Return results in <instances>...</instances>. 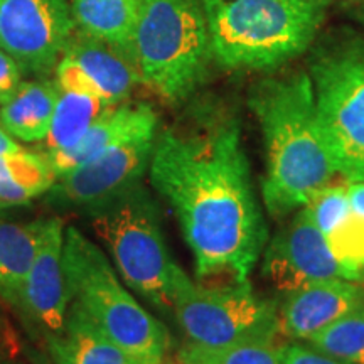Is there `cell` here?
<instances>
[{
	"mask_svg": "<svg viewBox=\"0 0 364 364\" xmlns=\"http://www.w3.org/2000/svg\"><path fill=\"white\" fill-rule=\"evenodd\" d=\"M91 225L110 250L125 284L152 306L172 314L171 262L152 198L140 182L95 208Z\"/></svg>",
	"mask_w": 364,
	"mask_h": 364,
	"instance_id": "obj_6",
	"label": "cell"
},
{
	"mask_svg": "<svg viewBox=\"0 0 364 364\" xmlns=\"http://www.w3.org/2000/svg\"><path fill=\"white\" fill-rule=\"evenodd\" d=\"M311 78L332 166L348 182H364V38L321 49Z\"/></svg>",
	"mask_w": 364,
	"mask_h": 364,
	"instance_id": "obj_8",
	"label": "cell"
},
{
	"mask_svg": "<svg viewBox=\"0 0 364 364\" xmlns=\"http://www.w3.org/2000/svg\"><path fill=\"white\" fill-rule=\"evenodd\" d=\"M17 150H21L19 145L14 142L12 136L9 135L6 130L0 129V156L9 152H17Z\"/></svg>",
	"mask_w": 364,
	"mask_h": 364,
	"instance_id": "obj_28",
	"label": "cell"
},
{
	"mask_svg": "<svg viewBox=\"0 0 364 364\" xmlns=\"http://www.w3.org/2000/svg\"><path fill=\"white\" fill-rule=\"evenodd\" d=\"M282 364H346V363L338 361V359L327 356V354L317 351V349L314 348L292 344V346H284Z\"/></svg>",
	"mask_w": 364,
	"mask_h": 364,
	"instance_id": "obj_26",
	"label": "cell"
},
{
	"mask_svg": "<svg viewBox=\"0 0 364 364\" xmlns=\"http://www.w3.org/2000/svg\"><path fill=\"white\" fill-rule=\"evenodd\" d=\"M75 31L68 0H0V49L22 71L46 75Z\"/></svg>",
	"mask_w": 364,
	"mask_h": 364,
	"instance_id": "obj_9",
	"label": "cell"
},
{
	"mask_svg": "<svg viewBox=\"0 0 364 364\" xmlns=\"http://www.w3.org/2000/svg\"><path fill=\"white\" fill-rule=\"evenodd\" d=\"M306 209L341 265L364 280V218L353 213L346 184H329Z\"/></svg>",
	"mask_w": 364,
	"mask_h": 364,
	"instance_id": "obj_15",
	"label": "cell"
},
{
	"mask_svg": "<svg viewBox=\"0 0 364 364\" xmlns=\"http://www.w3.org/2000/svg\"><path fill=\"white\" fill-rule=\"evenodd\" d=\"M356 17L364 24V2L361 4V6H359V9L356 11Z\"/></svg>",
	"mask_w": 364,
	"mask_h": 364,
	"instance_id": "obj_30",
	"label": "cell"
},
{
	"mask_svg": "<svg viewBox=\"0 0 364 364\" xmlns=\"http://www.w3.org/2000/svg\"><path fill=\"white\" fill-rule=\"evenodd\" d=\"M317 351L346 364H364V307L349 312L307 339Z\"/></svg>",
	"mask_w": 364,
	"mask_h": 364,
	"instance_id": "obj_23",
	"label": "cell"
},
{
	"mask_svg": "<svg viewBox=\"0 0 364 364\" xmlns=\"http://www.w3.org/2000/svg\"><path fill=\"white\" fill-rule=\"evenodd\" d=\"M172 314L189 343L223 348L247 343H275L279 307L255 294L248 282L206 287L194 284L174 263L171 273Z\"/></svg>",
	"mask_w": 364,
	"mask_h": 364,
	"instance_id": "obj_7",
	"label": "cell"
},
{
	"mask_svg": "<svg viewBox=\"0 0 364 364\" xmlns=\"http://www.w3.org/2000/svg\"><path fill=\"white\" fill-rule=\"evenodd\" d=\"M346 191L353 213L364 218V182H346Z\"/></svg>",
	"mask_w": 364,
	"mask_h": 364,
	"instance_id": "obj_27",
	"label": "cell"
},
{
	"mask_svg": "<svg viewBox=\"0 0 364 364\" xmlns=\"http://www.w3.org/2000/svg\"><path fill=\"white\" fill-rule=\"evenodd\" d=\"M63 262L71 299L130 364H162L169 332L125 289L102 250L73 226L66 228Z\"/></svg>",
	"mask_w": 364,
	"mask_h": 364,
	"instance_id": "obj_4",
	"label": "cell"
},
{
	"mask_svg": "<svg viewBox=\"0 0 364 364\" xmlns=\"http://www.w3.org/2000/svg\"><path fill=\"white\" fill-rule=\"evenodd\" d=\"M31 361H33V364H54L53 359H48L44 354H38V353L31 354Z\"/></svg>",
	"mask_w": 364,
	"mask_h": 364,
	"instance_id": "obj_29",
	"label": "cell"
},
{
	"mask_svg": "<svg viewBox=\"0 0 364 364\" xmlns=\"http://www.w3.org/2000/svg\"><path fill=\"white\" fill-rule=\"evenodd\" d=\"M142 0H73L71 12L81 33L115 46L132 58V41ZM134 59V58H132Z\"/></svg>",
	"mask_w": 364,
	"mask_h": 364,
	"instance_id": "obj_20",
	"label": "cell"
},
{
	"mask_svg": "<svg viewBox=\"0 0 364 364\" xmlns=\"http://www.w3.org/2000/svg\"><path fill=\"white\" fill-rule=\"evenodd\" d=\"M284 348L275 343H247L208 348L188 343L177 358L181 364H282Z\"/></svg>",
	"mask_w": 364,
	"mask_h": 364,
	"instance_id": "obj_24",
	"label": "cell"
},
{
	"mask_svg": "<svg viewBox=\"0 0 364 364\" xmlns=\"http://www.w3.org/2000/svg\"><path fill=\"white\" fill-rule=\"evenodd\" d=\"M0 364H2V363H0Z\"/></svg>",
	"mask_w": 364,
	"mask_h": 364,
	"instance_id": "obj_31",
	"label": "cell"
},
{
	"mask_svg": "<svg viewBox=\"0 0 364 364\" xmlns=\"http://www.w3.org/2000/svg\"><path fill=\"white\" fill-rule=\"evenodd\" d=\"M156 134L132 136L83 166L56 177L51 196L73 206H103L140 181L150 164Z\"/></svg>",
	"mask_w": 364,
	"mask_h": 364,
	"instance_id": "obj_11",
	"label": "cell"
},
{
	"mask_svg": "<svg viewBox=\"0 0 364 364\" xmlns=\"http://www.w3.org/2000/svg\"><path fill=\"white\" fill-rule=\"evenodd\" d=\"M48 220L16 223L0 220V295L22 306V290L43 243Z\"/></svg>",
	"mask_w": 364,
	"mask_h": 364,
	"instance_id": "obj_18",
	"label": "cell"
},
{
	"mask_svg": "<svg viewBox=\"0 0 364 364\" xmlns=\"http://www.w3.org/2000/svg\"><path fill=\"white\" fill-rule=\"evenodd\" d=\"M262 270L284 294L327 280L364 282L332 255L306 208L297 209L294 220L267 243Z\"/></svg>",
	"mask_w": 364,
	"mask_h": 364,
	"instance_id": "obj_10",
	"label": "cell"
},
{
	"mask_svg": "<svg viewBox=\"0 0 364 364\" xmlns=\"http://www.w3.org/2000/svg\"><path fill=\"white\" fill-rule=\"evenodd\" d=\"M48 349L54 364H130L76 302L68 311L63 332L48 336Z\"/></svg>",
	"mask_w": 364,
	"mask_h": 364,
	"instance_id": "obj_17",
	"label": "cell"
},
{
	"mask_svg": "<svg viewBox=\"0 0 364 364\" xmlns=\"http://www.w3.org/2000/svg\"><path fill=\"white\" fill-rule=\"evenodd\" d=\"M140 83L167 102L188 98L215 59L206 14L199 0H142L134 41Z\"/></svg>",
	"mask_w": 364,
	"mask_h": 364,
	"instance_id": "obj_5",
	"label": "cell"
},
{
	"mask_svg": "<svg viewBox=\"0 0 364 364\" xmlns=\"http://www.w3.org/2000/svg\"><path fill=\"white\" fill-rule=\"evenodd\" d=\"M248 102L265 142L262 196L268 213L279 218L306 208L338 176L318 124L311 75L292 71L263 80Z\"/></svg>",
	"mask_w": 364,
	"mask_h": 364,
	"instance_id": "obj_2",
	"label": "cell"
},
{
	"mask_svg": "<svg viewBox=\"0 0 364 364\" xmlns=\"http://www.w3.org/2000/svg\"><path fill=\"white\" fill-rule=\"evenodd\" d=\"M215 59L231 70H273L306 53L329 0H201Z\"/></svg>",
	"mask_w": 364,
	"mask_h": 364,
	"instance_id": "obj_3",
	"label": "cell"
},
{
	"mask_svg": "<svg viewBox=\"0 0 364 364\" xmlns=\"http://www.w3.org/2000/svg\"><path fill=\"white\" fill-rule=\"evenodd\" d=\"M63 221L56 218L48 220L43 243L22 290L21 307H24L27 314H31L51 334H59L65 329L68 302L71 300L63 262Z\"/></svg>",
	"mask_w": 364,
	"mask_h": 364,
	"instance_id": "obj_12",
	"label": "cell"
},
{
	"mask_svg": "<svg viewBox=\"0 0 364 364\" xmlns=\"http://www.w3.org/2000/svg\"><path fill=\"white\" fill-rule=\"evenodd\" d=\"M364 307V282L327 280L285 294L279 309L280 332L307 341L349 312Z\"/></svg>",
	"mask_w": 364,
	"mask_h": 364,
	"instance_id": "obj_13",
	"label": "cell"
},
{
	"mask_svg": "<svg viewBox=\"0 0 364 364\" xmlns=\"http://www.w3.org/2000/svg\"><path fill=\"white\" fill-rule=\"evenodd\" d=\"M21 66L16 59L0 49V103H6L14 97L21 83Z\"/></svg>",
	"mask_w": 364,
	"mask_h": 364,
	"instance_id": "obj_25",
	"label": "cell"
},
{
	"mask_svg": "<svg viewBox=\"0 0 364 364\" xmlns=\"http://www.w3.org/2000/svg\"><path fill=\"white\" fill-rule=\"evenodd\" d=\"M113 105L98 95L65 91L59 95L49 132L46 135V156L75 145L100 117Z\"/></svg>",
	"mask_w": 364,
	"mask_h": 364,
	"instance_id": "obj_21",
	"label": "cell"
},
{
	"mask_svg": "<svg viewBox=\"0 0 364 364\" xmlns=\"http://www.w3.org/2000/svg\"><path fill=\"white\" fill-rule=\"evenodd\" d=\"M61 91L46 81L22 83L0 110V124L9 135L24 142L44 140Z\"/></svg>",
	"mask_w": 364,
	"mask_h": 364,
	"instance_id": "obj_19",
	"label": "cell"
},
{
	"mask_svg": "<svg viewBox=\"0 0 364 364\" xmlns=\"http://www.w3.org/2000/svg\"><path fill=\"white\" fill-rule=\"evenodd\" d=\"M156 132L157 115L149 105H113L73 147L48 154L46 159L51 164L54 174L59 177L132 136Z\"/></svg>",
	"mask_w": 364,
	"mask_h": 364,
	"instance_id": "obj_14",
	"label": "cell"
},
{
	"mask_svg": "<svg viewBox=\"0 0 364 364\" xmlns=\"http://www.w3.org/2000/svg\"><path fill=\"white\" fill-rule=\"evenodd\" d=\"M63 56L71 58L88 75L100 97L110 105H120L129 98L140 81L130 54L85 33L71 36Z\"/></svg>",
	"mask_w": 364,
	"mask_h": 364,
	"instance_id": "obj_16",
	"label": "cell"
},
{
	"mask_svg": "<svg viewBox=\"0 0 364 364\" xmlns=\"http://www.w3.org/2000/svg\"><path fill=\"white\" fill-rule=\"evenodd\" d=\"M149 166L150 182L174 209L198 279L248 282L268 233L238 124L223 117L162 132Z\"/></svg>",
	"mask_w": 364,
	"mask_h": 364,
	"instance_id": "obj_1",
	"label": "cell"
},
{
	"mask_svg": "<svg viewBox=\"0 0 364 364\" xmlns=\"http://www.w3.org/2000/svg\"><path fill=\"white\" fill-rule=\"evenodd\" d=\"M56 182L46 156L17 150L0 156V204H22L48 193Z\"/></svg>",
	"mask_w": 364,
	"mask_h": 364,
	"instance_id": "obj_22",
	"label": "cell"
}]
</instances>
